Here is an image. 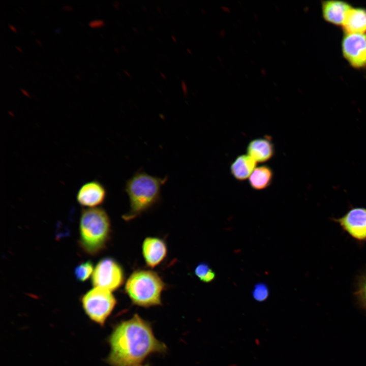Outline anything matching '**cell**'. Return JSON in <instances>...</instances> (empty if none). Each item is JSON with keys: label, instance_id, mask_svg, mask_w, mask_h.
I'll return each instance as SVG.
<instances>
[{"label": "cell", "instance_id": "6da1fadb", "mask_svg": "<svg viewBox=\"0 0 366 366\" xmlns=\"http://www.w3.org/2000/svg\"><path fill=\"white\" fill-rule=\"evenodd\" d=\"M111 366H141L150 355L163 353L165 345L155 336L150 323L138 314L117 324L108 340Z\"/></svg>", "mask_w": 366, "mask_h": 366}, {"label": "cell", "instance_id": "7a4b0ae2", "mask_svg": "<svg viewBox=\"0 0 366 366\" xmlns=\"http://www.w3.org/2000/svg\"><path fill=\"white\" fill-rule=\"evenodd\" d=\"M168 179L150 175L144 171L135 172L125 184V191L130 202V210L122 217L130 221L148 211L161 200L162 186Z\"/></svg>", "mask_w": 366, "mask_h": 366}, {"label": "cell", "instance_id": "3957f363", "mask_svg": "<svg viewBox=\"0 0 366 366\" xmlns=\"http://www.w3.org/2000/svg\"><path fill=\"white\" fill-rule=\"evenodd\" d=\"M79 224L80 247L90 255L99 254L110 239L111 223L107 213L98 207L85 209Z\"/></svg>", "mask_w": 366, "mask_h": 366}, {"label": "cell", "instance_id": "277c9868", "mask_svg": "<svg viewBox=\"0 0 366 366\" xmlns=\"http://www.w3.org/2000/svg\"><path fill=\"white\" fill-rule=\"evenodd\" d=\"M166 284L155 271L137 269L127 279L125 291L132 302L148 308L162 304L161 295Z\"/></svg>", "mask_w": 366, "mask_h": 366}, {"label": "cell", "instance_id": "5b68a950", "mask_svg": "<svg viewBox=\"0 0 366 366\" xmlns=\"http://www.w3.org/2000/svg\"><path fill=\"white\" fill-rule=\"evenodd\" d=\"M116 302L111 291L100 287L92 289L81 298L86 314L93 321L102 326L105 324Z\"/></svg>", "mask_w": 366, "mask_h": 366}, {"label": "cell", "instance_id": "8992f818", "mask_svg": "<svg viewBox=\"0 0 366 366\" xmlns=\"http://www.w3.org/2000/svg\"><path fill=\"white\" fill-rule=\"evenodd\" d=\"M125 280V273L121 265L111 257L100 260L96 266L92 276L95 287H100L110 291L119 288Z\"/></svg>", "mask_w": 366, "mask_h": 366}, {"label": "cell", "instance_id": "52a82bcc", "mask_svg": "<svg viewBox=\"0 0 366 366\" xmlns=\"http://www.w3.org/2000/svg\"><path fill=\"white\" fill-rule=\"evenodd\" d=\"M343 57L353 68H366V34L344 33L341 43Z\"/></svg>", "mask_w": 366, "mask_h": 366}, {"label": "cell", "instance_id": "ba28073f", "mask_svg": "<svg viewBox=\"0 0 366 366\" xmlns=\"http://www.w3.org/2000/svg\"><path fill=\"white\" fill-rule=\"evenodd\" d=\"M332 220L355 240L366 242V208L352 207L342 217Z\"/></svg>", "mask_w": 366, "mask_h": 366}, {"label": "cell", "instance_id": "9c48e42d", "mask_svg": "<svg viewBox=\"0 0 366 366\" xmlns=\"http://www.w3.org/2000/svg\"><path fill=\"white\" fill-rule=\"evenodd\" d=\"M142 255L146 266L154 268L161 264L167 254L166 242L157 237H146L142 245Z\"/></svg>", "mask_w": 366, "mask_h": 366}, {"label": "cell", "instance_id": "30bf717a", "mask_svg": "<svg viewBox=\"0 0 366 366\" xmlns=\"http://www.w3.org/2000/svg\"><path fill=\"white\" fill-rule=\"evenodd\" d=\"M106 196L105 187L100 182L93 180L86 182L80 187L77 194V200L83 206L97 207L105 201Z\"/></svg>", "mask_w": 366, "mask_h": 366}, {"label": "cell", "instance_id": "8fae6325", "mask_svg": "<svg viewBox=\"0 0 366 366\" xmlns=\"http://www.w3.org/2000/svg\"><path fill=\"white\" fill-rule=\"evenodd\" d=\"M351 8L352 6L349 4L344 1H322V15L326 22L342 26L348 12Z\"/></svg>", "mask_w": 366, "mask_h": 366}, {"label": "cell", "instance_id": "7c38bea8", "mask_svg": "<svg viewBox=\"0 0 366 366\" xmlns=\"http://www.w3.org/2000/svg\"><path fill=\"white\" fill-rule=\"evenodd\" d=\"M247 152L257 163H264L273 156L274 147L268 137L258 138L249 142L247 147Z\"/></svg>", "mask_w": 366, "mask_h": 366}, {"label": "cell", "instance_id": "4fadbf2b", "mask_svg": "<svg viewBox=\"0 0 366 366\" xmlns=\"http://www.w3.org/2000/svg\"><path fill=\"white\" fill-rule=\"evenodd\" d=\"M342 27L344 33L366 34V9L352 7Z\"/></svg>", "mask_w": 366, "mask_h": 366}, {"label": "cell", "instance_id": "5bb4252c", "mask_svg": "<svg viewBox=\"0 0 366 366\" xmlns=\"http://www.w3.org/2000/svg\"><path fill=\"white\" fill-rule=\"evenodd\" d=\"M257 162L250 156L240 155L232 162L230 170L232 175L239 181L249 178L256 168Z\"/></svg>", "mask_w": 366, "mask_h": 366}, {"label": "cell", "instance_id": "9a60e30c", "mask_svg": "<svg viewBox=\"0 0 366 366\" xmlns=\"http://www.w3.org/2000/svg\"><path fill=\"white\" fill-rule=\"evenodd\" d=\"M273 176V171L270 167L266 165L260 166L256 167L249 177V184L255 190H262L270 185Z\"/></svg>", "mask_w": 366, "mask_h": 366}, {"label": "cell", "instance_id": "2e32d148", "mask_svg": "<svg viewBox=\"0 0 366 366\" xmlns=\"http://www.w3.org/2000/svg\"><path fill=\"white\" fill-rule=\"evenodd\" d=\"M195 274L200 281L204 283H210L216 278L215 272L209 265L204 262L198 264L195 269Z\"/></svg>", "mask_w": 366, "mask_h": 366}, {"label": "cell", "instance_id": "e0dca14e", "mask_svg": "<svg viewBox=\"0 0 366 366\" xmlns=\"http://www.w3.org/2000/svg\"><path fill=\"white\" fill-rule=\"evenodd\" d=\"M93 263L89 260L79 264L75 268L74 275L77 281H86L94 271Z\"/></svg>", "mask_w": 366, "mask_h": 366}, {"label": "cell", "instance_id": "ac0fdd59", "mask_svg": "<svg viewBox=\"0 0 366 366\" xmlns=\"http://www.w3.org/2000/svg\"><path fill=\"white\" fill-rule=\"evenodd\" d=\"M354 295L359 303L366 310V271L358 278Z\"/></svg>", "mask_w": 366, "mask_h": 366}, {"label": "cell", "instance_id": "d6986e66", "mask_svg": "<svg viewBox=\"0 0 366 366\" xmlns=\"http://www.w3.org/2000/svg\"><path fill=\"white\" fill-rule=\"evenodd\" d=\"M252 296L253 298L259 302L264 301L269 296V289L266 284L264 283L256 284L252 291Z\"/></svg>", "mask_w": 366, "mask_h": 366}, {"label": "cell", "instance_id": "ffe728a7", "mask_svg": "<svg viewBox=\"0 0 366 366\" xmlns=\"http://www.w3.org/2000/svg\"><path fill=\"white\" fill-rule=\"evenodd\" d=\"M104 20L101 19H93L88 22V25L93 28L100 27L104 26Z\"/></svg>", "mask_w": 366, "mask_h": 366}, {"label": "cell", "instance_id": "44dd1931", "mask_svg": "<svg viewBox=\"0 0 366 366\" xmlns=\"http://www.w3.org/2000/svg\"><path fill=\"white\" fill-rule=\"evenodd\" d=\"M181 87L184 96L185 98H186L188 94V86L184 80H181Z\"/></svg>", "mask_w": 366, "mask_h": 366}, {"label": "cell", "instance_id": "7402d4cb", "mask_svg": "<svg viewBox=\"0 0 366 366\" xmlns=\"http://www.w3.org/2000/svg\"><path fill=\"white\" fill-rule=\"evenodd\" d=\"M62 8L64 10H66L67 11H70L73 10V7L71 6L68 5H65L63 6Z\"/></svg>", "mask_w": 366, "mask_h": 366}, {"label": "cell", "instance_id": "603a6c76", "mask_svg": "<svg viewBox=\"0 0 366 366\" xmlns=\"http://www.w3.org/2000/svg\"><path fill=\"white\" fill-rule=\"evenodd\" d=\"M20 90L21 91V92L24 95H25V96H26V97H27L30 98V95H29V94H28V93L25 89H23V88H20Z\"/></svg>", "mask_w": 366, "mask_h": 366}, {"label": "cell", "instance_id": "cb8c5ba5", "mask_svg": "<svg viewBox=\"0 0 366 366\" xmlns=\"http://www.w3.org/2000/svg\"><path fill=\"white\" fill-rule=\"evenodd\" d=\"M112 5H113V6L115 8H116V9H118V8H119V5H120V3H119V2L118 1H115L113 3Z\"/></svg>", "mask_w": 366, "mask_h": 366}, {"label": "cell", "instance_id": "d4e9b609", "mask_svg": "<svg viewBox=\"0 0 366 366\" xmlns=\"http://www.w3.org/2000/svg\"><path fill=\"white\" fill-rule=\"evenodd\" d=\"M8 26H9V28L11 29V30H12L13 32H17L16 28L13 25L9 23Z\"/></svg>", "mask_w": 366, "mask_h": 366}, {"label": "cell", "instance_id": "484cf974", "mask_svg": "<svg viewBox=\"0 0 366 366\" xmlns=\"http://www.w3.org/2000/svg\"><path fill=\"white\" fill-rule=\"evenodd\" d=\"M123 71L124 72V73H125L128 76L131 77V76L130 73L127 70L124 69V70H123Z\"/></svg>", "mask_w": 366, "mask_h": 366}, {"label": "cell", "instance_id": "4316f807", "mask_svg": "<svg viewBox=\"0 0 366 366\" xmlns=\"http://www.w3.org/2000/svg\"><path fill=\"white\" fill-rule=\"evenodd\" d=\"M35 41L39 46H41V42L38 39L35 38Z\"/></svg>", "mask_w": 366, "mask_h": 366}, {"label": "cell", "instance_id": "83f0119b", "mask_svg": "<svg viewBox=\"0 0 366 366\" xmlns=\"http://www.w3.org/2000/svg\"><path fill=\"white\" fill-rule=\"evenodd\" d=\"M171 37L174 41H175V42L177 41V39L175 36L171 35Z\"/></svg>", "mask_w": 366, "mask_h": 366}, {"label": "cell", "instance_id": "f1b7e54d", "mask_svg": "<svg viewBox=\"0 0 366 366\" xmlns=\"http://www.w3.org/2000/svg\"><path fill=\"white\" fill-rule=\"evenodd\" d=\"M160 75H161V77H162L163 79H166V77L165 75L163 73L160 72Z\"/></svg>", "mask_w": 366, "mask_h": 366}, {"label": "cell", "instance_id": "f546056e", "mask_svg": "<svg viewBox=\"0 0 366 366\" xmlns=\"http://www.w3.org/2000/svg\"><path fill=\"white\" fill-rule=\"evenodd\" d=\"M15 48L19 51H22L21 48L20 47H19L18 46L16 45Z\"/></svg>", "mask_w": 366, "mask_h": 366}, {"label": "cell", "instance_id": "4dcf8cb0", "mask_svg": "<svg viewBox=\"0 0 366 366\" xmlns=\"http://www.w3.org/2000/svg\"><path fill=\"white\" fill-rule=\"evenodd\" d=\"M187 51L189 53H190V54L192 53L191 49H190L189 48H187Z\"/></svg>", "mask_w": 366, "mask_h": 366}, {"label": "cell", "instance_id": "1f68e13d", "mask_svg": "<svg viewBox=\"0 0 366 366\" xmlns=\"http://www.w3.org/2000/svg\"><path fill=\"white\" fill-rule=\"evenodd\" d=\"M157 10L159 12H161V8H160V7L157 6Z\"/></svg>", "mask_w": 366, "mask_h": 366}, {"label": "cell", "instance_id": "d6a6232c", "mask_svg": "<svg viewBox=\"0 0 366 366\" xmlns=\"http://www.w3.org/2000/svg\"><path fill=\"white\" fill-rule=\"evenodd\" d=\"M75 77H76V78H77L78 79H80V76H79V75L76 74V75H75Z\"/></svg>", "mask_w": 366, "mask_h": 366}, {"label": "cell", "instance_id": "836d02e7", "mask_svg": "<svg viewBox=\"0 0 366 366\" xmlns=\"http://www.w3.org/2000/svg\"><path fill=\"white\" fill-rule=\"evenodd\" d=\"M114 51H115L116 52H118V49H117L116 48H114Z\"/></svg>", "mask_w": 366, "mask_h": 366}, {"label": "cell", "instance_id": "e575fe53", "mask_svg": "<svg viewBox=\"0 0 366 366\" xmlns=\"http://www.w3.org/2000/svg\"><path fill=\"white\" fill-rule=\"evenodd\" d=\"M30 32H31V33H32V34H34V32H33V31H32V30H30Z\"/></svg>", "mask_w": 366, "mask_h": 366}, {"label": "cell", "instance_id": "d590c367", "mask_svg": "<svg viewBox=\"0 0 366 366\" xmlns=\"http://www.w3.org/2000/svg\"><path fill=\"white\" fill-rule=\"evenodd\" d=\"M141 366H147V365H141Z\"/></svg>", "mask_w": 366, "mask_h": 366}]
</instances>
